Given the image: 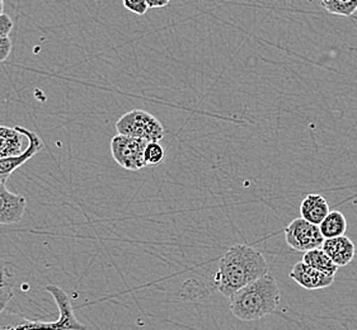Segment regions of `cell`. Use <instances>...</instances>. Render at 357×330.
Returning <instances> with one entry per match:
<instances>
[{
	"mask_svg": "<svg viewBox=\"0 0 357 330\" xmlns=\"http://www.w3.org/2000/svg\"><path fill=\"white\" fill-rule=\"evenodd\" d=\"M4 13V0H0V15Z\"/></svg>",
	"mask_w": 357,
	"mask_h": 330,
	"instance_id": "obj_23",
	"label": "cell"
},
{
	"mask_svg": "<svg viewBox=\"0 0 357 330\" xmlns=\"http://www.w3.org/2000/svg\"><path fill=\"white\" fill-rule=\"evenodd\" d=\"M286 244L296 251H312L321 248L324 237L318 225L307 223L304 219H295L285 228Z\"/></svg>",
	"mask_w": 357,
	"mask_h": 330,
	"instance_id": "obj_5",
	"label": "cell"
},
{
	"mask_svg": "<svg viewBox=\"0 0 357 330\" xmlns=\"http://www.w3.org/2000/svg\"><path fill=\"white\" fill-rule=\"evenodd\" d=\"M17 274L13 266L0 257V311L7 309L15 297Z\"/></svg>",
	"mask_w": 357,
	"mask_h": 330,
	"instance_id": "obj_12",
	"label": "cell"
},
{
	"mask_svg": "<svg viewBox=\"0 0 357 330\" xmlns=\"http://www.w3.org/2000/svg\"><path fill=\"white\" fill-rule=\"evenodd\" d=\"M22 134L27 139L29 145L24 150L22 151L20 155L15 157H9V158H0V180L7 183L8 178L13 174V173L21 168L22 165L26 164L29 160L33 158L37 152L43 149V141L41 137L37 135L36 132L31 131V129L21 127Z\"/></svg>",
	"mask_w": 357,
	"mask_h": 330,
	"instance_id": "obj_7",
	"label": "cell"
},
{
	"mask_svg": "<svg viewBox=\"0 0 357 330\" xmlns=\"http://www.w3.org/2000/svg\"><path fill=\"white\" fill-rule=\"evenodd\" d=\"M26 197L10 192L6 182L0 180V225L20 223L26 212Z\"/></svg>",
	"mask_w": 357,
	"mask_h": 330,
	"instance_id": "obj_8",
	"label": "cell"
},
{
	"mask_svg": "<svg viewBox=\"0 0 357 330\" xmlns=\"http://www.w3.org/2000/svg\"><path fill=\"white\" fill-rule=\"evenodd\" d=\"M0 330H40V320H31L6 309L0 311Z\"/></svg>",
	"mask_w": 357,
	"mask_h": 330,
	"instance_id": "obj_16",
	"label": "cell"
},
{
	"mask_svg": "<svg viewBox=\"0 0 357 330\" xmlns=\"http://www.w3.org/2000/svg\"><path fill=\"white\" fill-rule=\"evenodd\" d=\"M318 226L324 239L342 237L346 235L347 231V220L342 212L329 211L328 215L324 217V220Z\"/></svg>",
	"mask_w": 357,
	"mask_h": 330,
	"instance_id": "obj_14",
	"label": "cell"
},
{
	"mask_svg": "<svg viewBox=\"0 0 357 330\" xmlns=\"http://www.w3.org/2000/svg\"><path fill=\"white\" fill-rule=\"evenodd\" d=\"M321 7L331 15L350 17L356 13L357 0H319Z\"/></svg>",
	"mask_w": 357,
	"mask_h": 330,
	"instance_id": "obj_17",
	"label": "cell"
},
{
	"mask_svg": "<svg viewBox=\"0 0 357 330\" xmlns=\"http://www.w3.org/2000/svg\"><path fill=\"white\" fill-rule=\"evenodd\" d=\"M122 1H123V7L134 15H144L149 10L146 0H122Z\"/></svg>",
	"mask_w": 357,
	"mask_h": 330,
	"instance_id": "obj_19",
	"label": "cell"
},
{
	"mask_svg": "<svg viewBox=\"0 0 357 330\" xmlns=\"http://www.w3.org/2000/svg\"><path fill=\"white\" fill-rule=\"evenodd\" d=\"M13 49V43L9 36H0V64L4 63Z\"/></svg>",
	"mask_w": 357,
	"mask_h": 330,
	"instance_id": "obj_20",
	"label": "cell"
},
{
	"mask_svg": "<svg viewBox=\"0 0 357 330\" xmlns=\"http://www.w3.org/2000/svg\"><path fill=\"white\" fill-rule=\"evenodd\" d=\"M230 313L242 322H256L279 309L281 291L271 274L252 281L229 297Z\"/></svg>",
	"mask_w": 357,
	"mask_h": 330,
	"instance_id": "obj_2",
	"label": "cell"
},
{
	"mask_svg": "<svg viewBox=\"0 0 357 330\" xmlns=\"http://www.w3.org/2000/svg\"><path fill=\"white\" fill-rule=\"evenodd\" d=\"M23 137L20 126L8 127L0 125V158L20 155L23 151Z\"/></svg>",
	"mask_w": 357,
	"mask_h": 330,
	"instance_id": "obj_13",
	"label": "cell"
},
{
	"mask_svg": "<svg viewBox=\"0 0 357 330\" xmlns=\"http://www.w3.org/2000/svg\"><path fill=\"white\" fill-rule=\"evenodd\" d=\"M301 262L305 263L307 266L313 267L317 271H321V272L326 273V274L336 277L338 267L335 265V262L329 258L321 248L305 251Z\"/></svg>",
	"mask_w": 357,
	"mask_h": 330,
	"instance_id": "obj_15",
	"label": "cell"
},
{
	"mask_svg": "<svg viewBox=\"0 0 357 330\" xmlns=\"http://www.w3.org/2000/svg\"><path fill=\"white\" fill-rule=\"evenodd\" d=\"M13 29V21L9 15H0V36H9Z\"/></svg>",
	"mask_w": 357,
	"mask_h": 330,
	"instance_id": "obj_21",
	"label": "cell"
},
{
	"mask_svg": "<svg viewBox=\"0 0 357 330\" xmlns=\"http://www.w3.org/2000/svg\"><path fill=\"white\" fill-rule=\"evenodd\" d=\"M117 134L135 137L146 143L160 141L165 135L163 125L157 117L143 109H134L121 116L116 123Z\"/></svg>",
	"mask_w": 357,
	"mask_h": 330,
	"instance_id": "obj_3",
	"label": "cell"
},
{
	"mask_svg": "<svg viewBox=\"0 0 357 330\" xmlns=\"http://www.w3.org/2000/svg\"><path fill=\"white\" fill-rule=\"evenodd\" d=\"M165 158V148L159 144V141H151L145 146L144 150V162L146 165L160 164Z\"/></svg>",
	"mask_w": 357,
	"mask_h": 330,
	"instance_id": "obj_18",
	"label": "cell"
},
{
	"mask_svg": "<svg viewBox=\"0 0 357 330\" xmlns=\"http://www.w3.org/2000/svg\"><path fill=\"white\" fill-rule=\"evenodd\" d=\"M46 291L50 292L56 302L59 319L55 322L40 320V330H88L86 325L77 320L72 301L64 290L57 288L55 285H49L46 288Z\"/></svg>",
	"mask_w": 357,
	"mask_h": 330,
	"instance_id": "obj_6",
	"label": "cell"
},
{
	"mask_svg": "<svg viewBox=\"0 0 357 330\" xmlns=\"http://www.w3.org/2000/svg\"><path fill=\"white\" fill-rule=\"evenodd\" d=\"M329 211L328 202L321 194H307L301 203V219L314 225H319L328 215Z\"/></svg>",
	"mask_w": 357,
	"mask_h": 330,
	"instance_id": "obj_11",
	"label": "cell"
},
{
	"mask_svg": "<svg viewBox=\"0 0 357 330\" xmlns=\"http://www.w3.org/2000/svg\"><path fill=\"white\" fill-rule=\"evenodd\" d=\"M146 144L148 143L144 140L117 134L112 137L109 149L112 158L117 164L123 169L136 172L146 166L144 162V150Z\"/></svg>",
	"mask_w": 357,
	"mask_h": 330,
	"instance_id": "obj_4",
	"label": "cell"
},
{
	"mask_svg": "<svg viewBox=\"0 0 357 330\" xmlns=\"http://www.w3.org/2000/svg\"><path fill=\"white\" fill-rule=\"evenodd\" d=\"M289 277L295 281L301 288L310 291L329 288L336 278L333 276L317 271L313 267L307 266L303 262H298L293 267V269L289 273Z\"/></svg>",
	"mask_w": 357,
	"mask_h": 330,
	"instance_id": "obj_9",
	"label": "cell"
},
{
	"mask_svg": "<svg viewBox=\"0 0 357 330\" xmlns=\"http://www.w3.org/2000/svg\"><path fill=\"white\" fill-rule=\"evenodd\" d=\"M149 9H157V8H165L171 3V0H146Z\"/></svg>",
	"mask_w": 357,
	"mask_h": 330,
	"instance_id": "obj_22",
	"label": "cell"
},
{
	"mask_svg": "<svg viewBox=\"0 0 357 330\" xmlns=\"http://www.w3.org/2000/svg\"><path fill=\"white\" fill-rule=\"evenodd\" d=\"M268 272L270 266L261 251L248 245L236 244L222 256L214 280L219 292L229 299L238 290Z\"/></svg>",
	"mask_w": 357,
	"mask_h": 330,
	"instance_id": "obj_1",
	"label": "cell"
},
{
	"mask_svg": "<svg viewBox=\"0 0 357 330\" xmlns=\"http://www.w3.org/2000/svg\"><path fill=\"white\" fill-rule=\"evenodd\" d=\"M321 248L338 268L349 266L356 256V246L346 235L324 239Z\"/></svg>",
	"mask_w": 357,
	"mask_h": 330,
	"instance_id": "obj_10",
	"label": "cell"
}]
</instances>
